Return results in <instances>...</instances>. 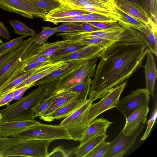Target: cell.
<instances>
[{
    "label": "cell",
    "instance_id": "5bb4252c",
    "mask_svg": "<svg viewBox=\"0 0 157 157\" xmlns=\"http://www.w3.org/2000/svg\"><path fill=\"white\" fill-rule=\"evenodd\" d=\"M149 110L148 106H142L126 119L125 124L122 129L124 135L125 136L131 135L142 124L146 123Z\"/></svg>",
    "mask_w": 157,
    "mask_h": 157
},
{
    "label": "cell",
    "instance_id": "5b68a950",
    "mask_svg": "<svg viewBox=\"0 0 157 157\" xmlns=\"http://www.w3.org/2000/svg\"><path fill=\"white\" fill-rule=\"evenodd\" d=\"M94 101L92 99H88L80 108L64 118L60 123L66 129L74 141H80L89 124L88 112Z\"/></svg>",
    "mask_w": 157,
    "mask_h": 157
},
{
    "label": "cell",
    "instance_id": "7dc6e473",
    "mask_svg": "<svg viewBox=\"0 0 157 157\" xmlns=\"http://www.w3.org/2000/svg\"><path fill=\"white\" fill-rule=\"evenodd\" d=\"M64 149V148L63 145L58 146L54 148L51 152L48 153L47 157H63Z\"/></svg>",
    "mask_w": 157,
    "mask_h": 157
},
{
    "label": "cell",
    "instance_id": "d590c367",
    "mask_svg": "<svg viewBox=\"0 0 157 157\" xmlns=\"http://www.w3.org/2000/svg\"><path fill=\"white\" fill-rule=\"evenodd\" d=\"M26 140L13 137L0 138V157L6 150L18 144L25 142Z\"/></svg>",
    "mask_w": 157,
    "mask_h": 157
},
{
    "label": "cell",
    "instance_id": "7bdbcfd3",
    "mask_svg": "<svg viewBox=\"0 0 157 157\" xmlns=\"http://www.w3.org/2000/svg\"><path fill=\"white\" fill-rule=\"evenodd\" d=\"M25 37V36H21L8 42L1 43L0 44V54L23 40L24 38Z\"/></svg>",
    "mask_w": 157,
    "mask_h": 157
},
{
    "label": "cell",
    "instance_id": "4316f807",
    "mask_svg": "<svg viewBox=\"0 0 157 157\" xmlns=\"http://www.w3.org/2000/svg\"><path fill=\"white\" fill-rule=\"evenodd\" d=\"M92 13H93L82 10L71 9L61 4L59 7L51 11L46 15L45 17H63L83 15Z\"/></svg>",
    "mask_w": 157,
    "mask_h": 157
},
{
    "label": "cell",
    "instance_id": "bcb514c9",
    "mask_svg": "<svg viewBox=\"0 0 157 157\" xmlns=\"http://www.w3.org/2000/svg\"><path fill=\"white\" fill-rule=\"evenodd\" d=\"M49 58V57L45 56H34L25 63V65H28L34 62L47 63L48 62Z\"/></svg>",
    "mask_w": 157,
    "mask_h": 157
},
{
    "label": "cell",
    "instance_id": "f35d334b",
    "mask_svg": "<svg viewBox=\"0 0 157 157\" xmlns=\"http://www.w3.org/2000/svg\"><path fill=\"white\" fill-rule=\"evenodd\" d=\"M56 33L59 32L71 33L83 31L80 24L76 22H66L55 27Z\"/></svg>",
    "mask_w": 157,
    "mask_h": 157
},
{
    "label": "cell",
    "instance_id": "52a82bcc",
    "mask_svg": "<svg viewBox=\"0 0 157 157\" xmlns=\"http://www.w3.org/2000/svg\"><path fill=\"white\" fill-rule=\"evenodd\" d=\"M150 95L146 88H139L132 91L129 94L119 100L115 108L126 119L141 107L148 106L150 100Z\"/></svg>",
    "mask_w": 157,
    "mask_h": 157
},
{
    "label": "cell",
    "instance_id": "7a4b0ae2",
    "mask_svg": "<svg viewBox=\"0 0 157 157\" xmlns=\"http://www.w3.org/2000/svg\"><path fill=\"white\" fill-rule=\"evenodd\" d=\"M56 81L42 84L16 102L6 105L0 111V122L33 120L35 110L40 102L50 96L56 87Z\"/></svg>",
    "mask_w": 157,
    "mask_h": 157
},
{
    "label": "cell",
    "instance_id": "ffe728a7",
    "mask_svg": "<svg viewBox=\"0 0 157 157\" xmlns=\"http://www.w3.org/2000/svg\"><path fill=\"white\" fill-rule=\"evenodd\" d=\"M54 98L43 116L40 119L48 116L57 109L72 100L78 97V94L70 89L54 94Z\"/></svg>",
    "mask_w": 157,
    "mask_h": 157
},
{
    "label": "cell",
    "instance_id": "f6af8a7d",
    "mask_svg": "<svg viewBox=\"0 0 157 157\" xmlns=\"http://www.w3.org/2000/svg\"><path fill=\"white\" fill-rule=\"evenodd\" d=\"M25 63H24L23 65L21 68L22 71L25 73H27L32 70L38 68L49 63V62L45 63L34 62L31 63L28 65H25Z\"/></svg>",
    "mask_w": 157,
    "mask_h": 157
},
{
    "label": "cell",
    "instance_id": "8fae6325",
    "mask_svg": "<svg viewBox=\"0 0 157 157\" xmlns=\"http://www.w3.org/2000/svg\"><path fill=\"white\" fill-rule=\"evenodd\" d=\"M108 47L98 45H87L71 53L49 59L48 62L50 63L81 59L90 60L98 58L101 52Z\"/></svg>",
    "mask_w": 157,
    "mask_h": 157
},
{
    "label": "cell",
    "instance_id": "2e32d148",
    "mask_svg": "<svg viewBox=\"0 0 157 157\" xmlns=\"http://www.w3.org/2000/svg\"><path fill=\"white\" fill-rule=\"evenodd\" d=\"M77 97L59 107L48 116L41 119L46 121L61 120L69 116L80 108L86 101Z\"/></svg>",
    "mask_w": 157,
    "mask_h": 157
},
{
    "label": "cell",
    "instance_id": "83f0119b",
    "mask_svg": "<svg viewBox=\"0 0 157 157\" xmlns=\"http://www.w3.org/2000/svg\"><path fill=\"white\" fill-rule=\"evenodd\" d=\"M41 13L46 15L52 10L59 7L58 0H24Z\"/></svg>",
    "mask_w": 157,
    "mask_h": 157
},
{
    "label": "cell",
    "instance_id": "11a10c76",
    "mask_svg": "<svg viewBox=\"0 0 157 157\" xmlns=\"http://www.w3.org/2000/svg\"><path fill=\"white\" fill-rule=\"evenodd\" d=\"M90 1H95L101 2H104L107 3L115 4L116 3L115 0H89Z\"/></svg>",
    "mask_w": 157,
    "mask_h": 157
},
{
    "label": "cell",
    "instance_id": "9a60e30c",
    "mask_svg": "<svg viewBox=\"0 0 157 157\" xmlns=\"http://www.w3.org/2000/svg\"><path fill=\"white\" fill-rule=\"evenodd\" d=\"M41 123L34 120L0 122V131L6 137H12Z\"/></svg>",
    "mask_w": 157,
    "mask_h": 157
},
{
    "label": "cell",
    "instance_id": "cb8c5ba5",
    "mask_svg": "<svg viewBox=\"0 0 157 157\" xmlns=\"http://www.w3.org/2000/svg\"><path fill=\"white\" fill-rule=\"evenodd\" d=\"M115 9L120 16V19L118 23L124 28H130L138 30L142 26L147 23L137 18L120 9L116 5Z\"/></svg>",
    "mask_w": 157,
    "mask_h": 157
},
{
    "label": "cell",
    "instance_id": "44dd1931",
    "mask_svg": "<svg viewBox=\"0 0 157 157\" xmlns=\"http://www.w3.org/2000/svg\"><path fill=\"white\" fill-rule=\"evenodd\" d=\"M117 5L128 14L147 24L151 18L139 4L127 0H115Z\"/></svg>",
    "mask_w": 157,
    "mask_h": 157
},
{
    "label": "cell",
    "instance_id": "91938a15",
    "mask_svg": "<svg viewBox=\"0 0 157 157\" xmlns=\"http://www.w3.org/2000/svg\"><path fill=\"white\" fill-rule=\"evenodd\" d=\"M2 40H1V39L0 38V44H1L2 43Z\"/></svg>",
    "mask_w": 157,
    "mask_h": 157
},
{
    "label": "cell",
    "instance_id": "8992f818",
    "mask_svg": "<svg viewBox=\"0 0 157 157\" xmlns=\"http://www.w3.org/2000/svg\"><path fill=\"white\" fill-rule=\"evenodd\" d=\"M51 141L39 139L26 140L4 151L1 157L24 156L47 157Z\"/></svg>",
    "mask_w": 157,
    "mask_h": 157
},
{
    "label": "cell",
    "instance_id": "60d3db41",
    "mask_svg": "<svg viewBox=\"0 0 157 157\" xmlns=\"http://www.w3.org/2000/svg\"><path fill=\"white\" fill-rule=\"evenodd\" d=\"M54 95H52L45 98L38 105L35 111V117L43 116L49 106L54 98Z\"/></svg>",
    "mask_w": 157,
    "mask_h": 157
},
{
    "label": "cell",
    "instance_id": "f1b7e54d",
    "mask_svg": "<svg viewBox=\"0 0 157 157\" xmlns=\"http://www.w3.org/2000/svg\"><path fill=\"white\" fill-rule=\"evenodd\" d=\"M48 63L25 74L4 87L0 90V99L11 91L13 90V89L16 87L33 74L44 68Z\"/></svg>",
    "mask_w": 157,
    "mask_h": 157
},
{
    "label": "cell",
    "instance_id": "7c38bea8",
    "mask_svg": "<svg viewBox=\"0 0 157 157\" xmlns=\"http://www.w3.org/2000/svg\"><path fill=\"white\" fill-rule=\"evenodd\" d=\"M98 59V58H96L86 61L73 72L58 80L57 86L54 90L59 88L70 81L76 80L82 81L87 78H91L94 77Z\"/></svg>",
    "mask_w": 157,
    "mask_h": 157
},
{
    "label": "cell",
    "instance_id": "484cf974",
    "mask_svg": "<svg viewBox=\"0 0 157 157\" xmlns=\"http://www.w3.org/2000/svg\"><path fill=\"white\" fill-rule=\"evenodd\" d=\"M87 46L75 41L66 40L60 41L59 48L49 59L71 53Z\"/></svg>",
    "mask_w": 157,
    "mask_h": 157
},
{
    "label": "cell",
    "instance_id": "d4e9b609",
    "mask_svg": "<svg viewBox=\"0 0 157 157\" xmlns=\"http://www.w3.org/2000/svg\"><path fill=\"white\" fill-rule=\"evenodd\" d=\"M108 137L106 133L99 134L89 139L84 143L78 147L75 156L85 157V155L92 150L102 141L105 140Z\"/></svg>",
    "mask_w": 157,
    "mask_h": 157
},
{
    "label": "cell",
    "instance_id": "6da1fadb",
    "mask_svg": "<svg viewBox=\"0 0 157 157\" xmlns=\"http://www.w3.org/2000/svg\"><path fill=\"white\" fill-rule=\"evenodd\" d=\"M148 48L143 41H115L99 57L89 93V99H101L128 79L142 66Z\"/></svg>",
    "mask_w": 157,
    "mask_h": 157
},
{
    "label": "cell",
    "instance_id": "277c9868",
    "mask_svg": "<svg viewBox=\"0 0 157 157\" xmlns=\"http://www.w3.org/2000/svg\"><path fill=\"white\" fill-rule=\"evenodd\" d=\"M12 137L24 140L39 139L52 141L60 139L72 140L67 130L60 124L53 125L42 123L33 126Z\"/></svg>",
    "mask_w": 157,
    "mask_h": 157
},
{
    "label": "cell",
    "instance_id": "816d5d0a",
    "mask_svg": "<svg viewBox=\"0 0 157 157\" xmlns=\"http://www.w3.org/2000/svg\"><path fill=\"white\" fill-rule=\"evenodd\" d=\"M156 1L157 0H149V6L151 13L156 21L157 17Z\"/></svg>",
    "mask_w": 157,
    "mask_h": 157
},
{
    "label": "cell",
    "instance_id": "603a6c76",
    "mask_svg": "<svg viewBox=\"0 0 157 157\" xmlns=\"http://www.w3.org/2000/svg\"><path fill=\"white\" fill-rule=\"evenodd\" d=\"M61 4L73 9L82 10L85 6H92L102 10L115 11L116 5L89 0H58Z\"/></svg>",
    "mask_w": 157,
    "mask_h": 157
},
{
    "label": "cell",
    "instance_id": "4dcf8cb0",
    "mask_svg": "<svg viewBox=\"0 0 157 157\" xmlns=\"http://www.w3.org/2000/svg\"><path fill=\"white\" fill-rule=\"evenodd\" d=\"M60 41L53 43H44L41 44L38 48L35 56H45L50 57L59 48Z\"/></svg>",
    "mask_w": 157,
    "mask_h": 157
},
{
    "label": "cell",
    "instance_id": "4fadbf2b",
    "mask_svg": "<svg viewBox=\"0 0 157 157\" xmlns=\"http://www.w3.org/2000/svg\"><path fill=\"white\" fill-rule=\"evenodd\" d=\"M89 60L81 59L67 61L68 65L67 66L54 71L36 81L33 84V86L62 78L80 67Z\"/></svg>",
    "mask_w": 157,
    "mask_h": 157
},
{
    "label": "cell",
    "instance_id": "3957f363",
    "mask_svg": "<svg viewBox=\"0 0 157 157\" xmlns=\"http://www.w3.org/2000/svg\"><path fill=\"white\" fill-rule=\"evenodd\" d=\"M34 36L25 40L20 49L0 70V90L5 86L14 72L37 53L41 44L35 43Z\"/></svg>",
    "mask_w": 157,
    "mask_h": 157
},
{
    "label": "cell",
    "instance_id": "74e56055",
    "mask_svg": "<svg viewBox=\"0 0 157 157\" xmlns=\"http://www.w3.org/2000/svg\"><path fill=\"white\" fill-rule=\"evenodd\" d=\"M110 142L104 140L88 153L85 157H103L106 153Z\"/></svg>",
    "mask_w": 157,
    "mask_h": 157
},
{
    "label": "cell",
    "instance_id": "30bf717a",
    "mask_svg": "<svg viewBox=\"0 0 157 157\" xmlns=\"http://www.w3.org/2000/svg\"><path fill=\"white\" fill-rule=\"evenodd\" d=\"M0 8L31 19L36 17L43 20L46 15L24 0H0Z\"/></svg>",
    "mask_w": 157,
    "mask_h": 157
},
{
    "label": "cell",
    "instance_id": "d6986e66",
    "mask_svg": "<svg viewBox=\"0 0 157 157\" xmlns=\"http://www.w3.org/2000/svg\"><path fill=\"white\" fill-rule=\"evenodd\" d=\"M147 60L145 69L146 89L153 98H155L154 87L157 72L153 54L149 49L146 54Z\"/></svg>",
    "mask_w": 157,
    "mask_h": 157
},
{
    "label": "cell",
    "instance_id": "f907efd6",
    "mask_svg": "<svg viewBox=\"0 0 157 157\" xmlns=\"http://www.w3.org/2000/svg\"><path fill=\"white\" fill-rule=\"evenodd\" d=\"M0 36L7 40H10V33L7 28L3 23L0 21Z\"/></svg>",
    "mask_w": 157,
    "mask_h": 157
},
{
    "label": "cell",
    "instance_id": "9c48e42d",
    "mask_svg": "<svg viewBox=\"0 0 157 157\" xmlns=\"http://www.w3.org/2000/svg\"><path fill=\"white\" fill-rule=\"evenodd\" d=\"M146 123L142 124L132 135L125 136L122 130L110 142L103 157H122L133 146L136 139L143 130Z\"/></svg>",
    "mask_w": 157,
    "mask_h": 157
},
{
    "label": "cell",
    "instance_id": "8d00e7d4",
    "mask_svg": "<svg viewBox=\"0 0 157 157\" xmlns=\"http://www.w3.org/2000/svg\"><path fill=\"white\" fill-rule=\"evenodd\" d=\"M41 31L34 36V42L36 44H41L46 42L48 38L56 33L55 27L44 26Z\"/></svg>",
    "mask_w": 157,
    "mask_h": 157
},
{
    "label": "cell",
    "instance_id": "6f0895ef",
    "mask_svg": "<svg viewBox=\"0 0 157 157\" xmlns=\"http://www.w3.org/2000/svg\"><path fill=\"white\" fill-rule=\"evenodd\" d=\"M129 2H134L137 3L139 4L137 0H127Z\"/></svg>",
    "mask_w": 157,
    "mask_h": 157
},
{
    "label": "cell",
    "instance_id": "f546056e",
    "mask_svg": "<svg viewBox=\"0 0 157 157\" xmlns=\"http://www.w3.org/2000/svg\"><path fill=\"white\" fill-rule=\"evenodd\" d=\"M92 81L91 78H87L69 89L78 94L79 98L86 100L89 94Z\"/></svg>",
    "mask_w": 157,
    "mask_h": 157
},
{
    "label": "cell",
    "instance_id": "681fc988",
    "mask_svg": "<svg viewBox=\"0 0 157 157\" xmlns=\"http://www.w3.org/2000/svg\"><path fill=\"white\" fill-rule=\"evenodd\" d=\"M80 25L83 31L85 32H91L101 30L87 22H82Z\"/></svg>",
    "mask_w": 157,
    "mask_h": 157
},
{
    "label": "cell",
    "instance_id": "7402d4cb",
    "mask_svg": "<svg viewBox=\"0 0 157 157\" xmlns=\"http://www.w3.org/2000/svg\"><path fill=\"white\" fill-rule=\"evenodd\" d=\"M113 123L103 118L95 119L89 124L79 141L80 144H82L92 137L106 133L107 129Z\"/></svg>",
    "mask_w": 157,
    "mask_h": 157
},
{
    "label": "cell",
    "instance_id": "ab89813d",
    "mask_svg": "<svg viewBox=\"0 0 157 157\" xmlns=\"http://www.w3.org/2000/svg\"><path fill=\"white\" fill-rule=\"evenodd\" d=\"M77 41L87 45H98L109 46L116 41L98 38H92L81 40Z\"/></svg>",
    "mask_w": 157,
    "mask_h": 157
},
{
    "label": "cell",
    "instance_id": "b9f144b4",
    "mask_svg": "<svg viewBox=\"0 0 157 157\" xmlns=\"http://www.w3.org/2000/svg\"><path fill=\"white\" fill-rule=\"evenodd\" d=\"M157 116V109L156 105L152 116L147 122V126L146 130L141 137L140 141L145 140L148 136L152 127L155 123Z\"/></svg>",
    "mask_w": 157,
    "mask_h": 157
},
{
    "label": "cell",
    "instance_id": "9f6ffc18",
    "mask_svg": "<svg viewBox=\"0 0 157 157\" xmlns=\"http://www.w3.org/2000/svg\"><path fill=\"white\" fill-rule=\"evenodd\" d=\"M27 90H25L23 92H22V93H21L20 94L14 96L13 97L12 101H13L14 100H18L20 99V98H22L23 95L25 94V92Z\"/></svg>",
    "mask_w": 157,
    "mask_h": 157
},
{
    "label": "cell",
    "instance_id": "836d02e7",
    "mask_svg": "<svg viewBox=\"0 0 157 157\" xmlns=\"http://www.w3.org/2000/svg\"><path fill=\"white\" fill-rule=\"evenodd\" d=\"M86 22H98L107 23L118 22L119 20L117 17L96 13H92L85 15Z\"/></svg>",
    "mask_w": 157,
    "mask_h": 157
},
{
    "label": "cell",
    "instance_id": "680465c9",
    "mask_svg": "<svg viewBox=\"0 0 157 157\" xmlns=\"http://www.w3.org/2000/svg\"><path fill=\"white\" fill-rule=\"evenodd\" d=\"M7 137L3 135L0 131V138H3Z\"/></svg>",
    "mask_w": 157,
    "mask_h": 157
},
{
    "label": "cell",
    "instance_id": "db71d44e",
    "mask_svg": "<svg viewBox=\"0 0 157 157\" xmlns=\"http://www.w3.org/2000/svg\"><path fill=\"white\" fill-rule=\"evenodd\" d=\"M29 88V87L25 86L22 87V88H20L18 89L14 90L13 93V97L14 96H15L16 95H17L20 94L25 90H28Z\"/></svg>",
    "mask_w": 157,
    "mask_h": 157
},
{
    "label": "cell",
    "instance_id": "c3c4849f",
    "mask_svg": "<svg viewBox=\"0 0 157 157\" xmlns=\"http://www.w3.org/2000/svg\"><path fill=\"white\" fill-rule=\"evenodd\" d=\"M14 91V90L11 91L0 99V107L8 104L12 101Z\"/></svg>",
    "mask_w": 157,
    "mask_h": 157
},
{
    "label": "cell",
    "instance_id": "1f68e13d",
    "mask_svg": "<svg viewBox=\"0 0 157 157\" xmlns=\"http://www.w3.org/2000/svg\"><path fill=\"white\" fill-rule=\"evenodd\" d=\"M24 43V40H23L0 54V70L16 55L22 48Z\"/></svg>",
    "mask_w": 157,
    "mask_h": 157
},
{
    "label": "cell",
    "instance_id": "ba28073f",
    "mask_svg": "<svg viewBox=\"0 0 157 157\" xmlns=\"http://www.w3.org/2000/svg\"><path fill=\"white\" fill-rule=\"evenodd\" d=\"M127 82H124L112 90L100 101L91 105L88 112V122L89 124L100 114L115 107L122 92L126 86Z\"/></svg>",
    "mask_w": 157,
    "mask_h": 157
},
{
    "label": "cell",
    "instance_id": "e575fe53",
    "mask_svg": "<svg viewBox=\"0 0 157 157\" xmlns=\"http://www.w3.org/2000/svg\"><path fill=\"white\" fill-rule=\"evenodd\" d=\"M85 15L56 18L45 17L43 20L52 22L56 25L60 22L82 23L86 22Z\"/></svg>",
    "mask_w": 157,
    "mask_h": 157
},
{
    "label": "cell",
    "instance_id": "d6a6232c",
    "mask_svg": "<svg viewBox=\"0 0 157 157\" xmlns=\"http://www.w3.org/2000/svg\"><path fill=\"white\" fill-rule=\"evenodd\" d=\"M14 29V32L17 34L27 36L35 35L34 30L29 28L24 23L17 20H11L9 22Z\"/></svg>",
    "mask_w": 157,
    "mask_h": 157
},
{
    "label": "cell",
    "instance_id": "ee69618b",
    "mask_svg": "<svg viewBox=\"0 0 157 157\" xmlns=\"http://www.w3.org/2000/svg\"><path fill=\"white\" fill-rule=\"evenodd\" d=\"M87 22L101 30L107 29L112 28L121 26L118 22L107 23L98 22Z\"/></svg>",
    "mask_w": 157,
    "mask_h": 157
},
{
    "label": "cell",
    "instance_id": "e0dca14e",
    "mask_svg": "<svg viewBox=\"0 0 157 157\" xmlns=\"http://www.w3.org/2000/svg\"><path fill=\"white\" fill-rule=\"evenodd\" d=\"M67 65V61L49 63L45 67L33 74L16 87L13 90H15L25 86L30 88L33 86V84L36 81Z\"/></svg>",
    "mask_w": 157,
    "mask_h": 157
},
{
    "label": "cell",
    "instance_id": "f5cc1de1",
    "mask_svg": "<svg viewBox=\"0 0 157 157\" xmlns=\"http://www.w3.org/2000/svg\"><path fill=\"white\" fill-rule=\"evenodd\" d=\"M78 149V147L64 149L63 157H72L75 155Z\"/></svg>",
    "mask_w": 157,
    "mask_h": 157
},
{
    "label": "cell",
    "instance_id": "ac0fdd59",
    "mask_svg": "<svg viewBox=\"0 0 157 157\" xmlns=\"http://www.w3.org/2000/svg\"><path fill=\"white\" fill-rule=\"evenodd\" d=\"M156 25L151 19L148 23L141 26L138 30L143 41L156 56L157 55Z\"/></svg>",
    "mask_w": 157,
    "mask_h": 157
}]
</instances>
